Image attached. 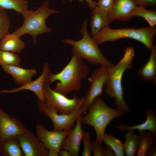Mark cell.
Segmentation results:
<instances>
[{
  "mask_svg": "<svg viewBox=\"0 0 156 156\" xmlns=\"http://www.w3.org/2000/svg\"><path fill=\"white\" fill-rule=\"evenodd\" d=\"M134 56V48L132 47H127L122 57L118 63L109 66L108 77L105 85V92L106 95L114 99L117 109L124 114L129 113L130 109L123 98L122 77L125 71L132 67Z\"/></svg>",
  "mask_w": 156,
  "mask_h": 156,
  "instance_id": "cell-1",
  "label": "cell"
},
{
  "mask_svg": "<svg viewBox=\"0 0 156 156\" xmlns=\"http://www.w3.org/2000/svg\"><path fill=\"white\" fill-rule=\"evenodd\" d=\"M89 68L83 60L73 54L69 61L59 72L51 73L48 80L51 84L58 81L54 90L66 95L80 89L82 81L88 75Z\"/></svg>",
  "mask_w": 156,
  "mask_h": 156,
  "instance_id": "cell-2",
  "label": "cell"
},
{
  "mask_svg": "<svg viewBox=\"0 0 156 156\" xmlns=\"http://www.w3.org/2000/svg\"><path fill=\"white\" fill-rule=\"evenodd\" d=\"M88 18L83 21L80 29L82 36L79 40H74L69 38L62 40L64 43L72 46L73 54H75L80 58L86 60L89 63L96 65L111 66L112 64L102 53L98 44L87 29Z\"/></svg>",
  "mask_w": 156,
  "mask_h": 156,
  "instance_id": "cell-3",
  "label": "cell"
},
{
  "mask_svg": "<svg viewBox=\"0 0 156 156\" xmlns=\"http://www.w3.org/2000/svg\"><path fill=\"white\" fill-rule=\"evenodd\" d=\"M156 34V27L114 29L108 26L92 37L98 45L107 42H114L121 38H130L140 42L147 49H150L153 45Z\"/></svg>",
  "mask_w": 156,
  "mask_h": 156,
  "instance_id": "cell-4",
  "label": "cell"
},
{
  "mask_svg": "<svg viewBox=\"0 0 156 156\" xmlns=\"http://www.w3.org/2000/svg\"><path fill=\"white\" fill-rule=\"evenodd\" d=\"M88 113L82 117V123L90 125L94 129L96 140L102 143V138L106 128L113 119L124 114L117 108L108 106L99 97L97 98L88 109Z\"/></svg>",
  "mask_w": 156,
  "mask_h": 156,
  "instance_id": "cell-5",
  "label": "cell"
},
{
  "mask_svg": "<svg viewBox=\"0 0 156 156\" xmlns=\"http://www.w3.org/2000/svg\"><path fill=\"white\" fill-rule=\"evenodd\" d=\"M59 13L58 10L50 8L49 1L46 0L36 10H29L24 17L22 25L13 33L20 38L28 34L32 37L35 43L39 35L52 31L46 25L47 18L52 15Z\"/></svg>",
  "mask_w": 156,
  "mask_h": 156,
  "instance_id": "cell-6",
  "label": "cell"
},
{
  "mask_svg": "<svg viewBox=\"0 0 156 156\" xmlns=\"http://www.w3.org/2000/svg\"><path fill=\"white\" fill-rule=\"evenodd\" d=\"M48 78L44 87V103L47 107L56 109L61 114H70L80 106L83 101V97L80 98L74 94L69 98L61 93L52 89L50 86Z\"/></svg>",
  "mask_w": 156,
  "mask_h": 156,
  "instance_id": "cell-7",
  "label": "cell"
},
{
  "mask_svg": "<svg viewBox=\"0 0 156 156\" xmlns=\"http://www.w3.org/2000/svg\"><path fill=\"white\" fill-rule=\"evenodd\" d=\"M37 105L39 111L51 120L53 125V130L56 131L71 129L79 116L86 110L81 105L70 114H59L56 109L47 107L44 102L39 101Z\"/></svg>",
  "mask_w": 156,
  "mask_h": 156,
  "instance_id": "cell-8",
  "label": "cell"
},
{
  "mask_svg": "<svg viewBox=\"0 0 156 156\" xmlns=\"http://www.w3.org/2000/svg\"><path fill=\"white\" fill-rule=\"evenodd\" d=\"M110 66L100 65L93 72L88 78L90 86L86 95L83 97V101L81 105V106L86 110L88 109L96 99L102 94Z\"/></svg>",
  "mask_w": 156,
  "mask_h": 156,
  "instance_id": "cell-9",
  "label": "cell"
},
{
  "mask_svg": "<svg viewBox=\"0 0 156 156\" xmlns=\"http://www.w3.org/2000/svg\"><path fill=\"white\" fill-rule=\"evenodd\" d=\"M29 131L21 121L0 107V143Z\"/></svg>",
  "mask_w": 156,
  "mask_h": 156,
  "instance_id": "cell-10",
  "label": "cell"
},
{
  "mask_svg": "<svg viewBox=\"0 0 156 156\" xmlns=\"http://www.w3.org/2000/svg\"><path fill=\"white\" fill-rule=\"evenodd\" d=\"M70 130L50 131L40 123L37 124L35 126L36 136L46 148L48 150H55L58 153L64 140Z\"/></svg>",
  "mask_w": 156,
  "mask_h": 156,
  "instance_id": "cell-11",
  "label": "cell"
},
{
  "mask_svg": "<svg viewBox=\"0 0 156 156\" xmlns=\"http://www.w3.org/2000/svg\"><path fill=\"white\" fill-rule=\"evenodd\" d=\"M51 73L49 64L46 62L44 65L41 74L36 79L10 90H3L0 91L1 93H13L22 90H29L36 94L39 101L44 102V87L45 82Z\"/></svg>",
  "mask_w": 156,
  "mask_h": 156,
  "instance_id": "cell-12",
  "label": "cell"
},
{
  "mask_svg": "<svg viewBox=\"0 0 156 156\" xmlns=\"http://www.w3.org/2000/svg\"><path fill=\"white\" fill-rule=\"evenodd\" d=\"M24 155L47 156L48 150L32 132L20 134L16 137Z\"/></svg>",
  "mask_w": 156,
  "mask_h": 156,
  "instance_id": "cell-13",
  "label": "cell"
},
{
  "mask_svg": "<svg viewBox=\"0 0 156 156\" xmlns=\"http://www.w3.org/2000/svg\"><path fill=\"white\" fill-rule=\"evenodd\" d=\"M82 117L81 115L78 117L74 128L70 130L61 146V149L68 150L71 156L79 155L80 146L83 133L81 127Z\"/></svg>",
  "mask_w": 156,
  "mask_h": 156,
  "instance_id": "cell-14",
  "label": "cell"
},
{
  "mask_svg": "<svg viewBox=\"0 0 156 156\" xmlns=\"http://www.w3.org/2000/svg\"><path fill=\"white\" fill-rule=\"evenodd\" d=\"M136 6L133 0H114L108 11L110 23L115 20L125 21L131 19V13Z\"/></svg>",
  "mask_w": 156,
  "mask_h": 156,
  "instance_id": "cell-15",
  "label": "cell"
},
{
  "mask_svg": "<svg viewBox=\"0 0 156 156\" xmlns=\"http://www.w3.org/2000/svg\"><path fill=\"white\" fill-rule=\"evenodd\" d=\"M145 113L146 119L143 123L139 125L130 126L126 125H115L114 127L118 130L125 131L137 130L139 132L148 131L151 132L153 135H156V111L152 108L145 109Z\"/></svg>",
  "mask_w": 156,
  "mask_h": 156,
  "instance_id": "cell-16",
  "label": "cell"
},
{
  "mask_svg": "<svg viewBox=\"0 0 156 156\" xmlns=\"http://www.w3.org/2000/svg\"><path fill=\"white\" fill-rule=\"evenodd\" d=\"M16 65H3L2 66L4 71L10 74L15 83L22 85L32 81V77L37 74L35 69H25Z\"/></svg>",
  "mask_w": 156,
  "mask_h": 156,
  "instance_id": "cell-17",
  "label": "cell"
},
{
  "mask_svg": "<svg viewBox=\"0 0 156 156\" xmlns=\"http://www.w3.org/2000/svg\"><path fill=\"white\" fill-rule=\"evenodd\" d=\"M90 27L91 36L93 37L110 23L108 11L104 10L97 5L92 10Z\"/></svg>",
  "mask_w": 156,
  "mask_h": 156,
  "instance_id": "cell-18",
  "label": "cell"
},
{
  "mask_svg": "<svg viewBox=\"0 0 156 156\" xmlns=\"http://www.w3.org/2000/svg\"><path fill=\"white\" fill-rule=\"evenodd\" d=\"M149 57L146 63L139 69L138 76L145 81L156 83V46L153 44L150 49Z\"/></svg>",
  "mask_w": 156,
  "mask_h": 156,
  "instance_id": "cell-19",
  "label": "cell"
},
{
  "mask_svg": "<svg viewBox=\"0 0 156 156\" xmlns=\"http://www.w3.org/2000/svg\"><path fill=\"white\" fill-rule=\"evenodd\" d=\"M15 34L9 33L0 41V49L15 53L21 52L25 47L24 42Z\"/></svg>",
  "mask_w": 156,
  "mask_h": 156,
  "instance_id": "cell-20",
  "label": "cell"
},
{
  "mask_svg": "<svg viewBox=\"0 0 156 156\" xmlns=\"http://www.w3.org/2000/svg\"><path fill=\"white\" fill-rule=\"evenodd\" d=\"M1 156H23L24 155L20 143L16 137L10 138L0 143Z\"/></svg>",
  "mask_w": 156,
  "mask_h": 156,
  "instance_id": "cell-21",
  "label": "cell"
},
{
  "mask_svg": "<svg viewBox=\"0 0 156 156\" xmlns=\"http://www.w3.org/2000/svg\"><path fill=\"white\" fill-rule=\"evenodd\" d=\"M29 3L27 0H0V9L13 10L24 17L27 14Z\"/></svg>",
  "mask_w": 156,
  "mask_h": 156,
  "instance_id": "cell-22",
  "label": "cell"
},
{
  "mask_svg": "<svg viewBox=\"0 0 156 156\" xmlns=\"http://www.w3.org/2000/svg\"><path fill=\"white\" fill-rule=\"evenodd\" d=\"M139 145L136 153L137 156H145L148 150L155 144V138L150 131L139 132Z\"/></svg>",
  "mask_w": 156,
  "mask_h": 156,
  "instance_id": "cell-23",
  "label": "cell"
},
{
  "mask_svg": "<svg viewBox=\"0 0 156 156\" xmlns=\"http://www.w3.org/2000/svg\"><path fill=\"white\" fill-rule=\"evenodd\" d=\"M134 131H128L125 135V140L123 145L125 154L127 156H135L138 147V135L135 133Z\"/></svg>",
  "mask_w": 156,
  "mask_h": 156,
  "instance_id": "cell-24",
  "label": "cell"
},
{
  "mask_svg": "<svg viewBox=\"0 0 156 156\" xmlns=\"http://www.w3.org/2000/svg\"><path fill=\"white\" fill-rule=\"evenodd\" d=\"M131 16H138L144 18L148 23L149 26L155 27L156 25V11L153 10H148L142 6H136L131 14Z\"/></svg>",
  "mask_w": 156,
  "mask_h": 156,
  "instance_id": "cell-25",
  "label": "cell"
},
{
  "mask_svg": "<svg viewBox=\"0 0 156 156\" xmlns=\"http://www.w3.org/2000/svg\"><path fill=\"white\" fill-rule=\"evenodd\" d=\"M102 141L106 145L111 147L115 155H125L123 143L120 140L116 138L112 134L105 133L103 137Z\"/></svg>",
  "mask_w": 156,
  "mask_h": 156,
  "instance_id": "cell-26",
  "label": "cell"
},
{
  "mask_svg": "<svg viewBox=\"0 0 156 156\" xmlns=\"http://www.w3.org/2000/svg\"><path fill=\"white\" fill-rule=\"evenodd\" d=\"M20 62V56L16 53L0 49V66H19Z\"/></svg>",
  "mask_w": 156,
  "mask_h": 156,
  "instance_id": "cell-27",
  "label": "cell"
},
{
  "mask_svg": "<svg viewBox=\"0 0 156 156\" xmlns=\"http://www.w3.org/2000/svg\"><path fill=\"white\" fill-rule=\"evenodd\" d=\"M10 21L5 11L0 9V39L9 33Z\"/></svg>",
  "mask_w": 156,
  "mask_h": 156,
  "instance_id": "cell-28",
  "label": "cell"
},
{
  "mask_svg": "<svg viewBox=\"0 0 156 156\" xmlns=\"http://www.w3.org/2000/svg\"><path fill=\"white\" fill-rule=\"evenodd\" d=\"M82 139L83 140L84 147L82 153L83 156H90L92 153V143L91 141L90 133L88 131L83 133Z\"/></svg>",
  "mask_w": 156,
  "mask_h": 156,
  "instance_id": "cell-29",
  "label": "cell"
},
{
  "mask_svg": "<svg viewBox=\"0 0 156 156\" xmlns=\"http://www.w3.org/2000/svg\"><path fill=\"white\" fill-rule=\"evenodd\" d=\"M101 143L96 140L92 143V152L94 156H103V147Z\"/></svg>",
  "mask_w": 156,
  "mask_h": 156,
  "instance_id": "cell-30",
  "label": "cell"
},
{
  "mask_svg": "<svg viewBox=\"0 0 156 156\" xmlns=\"http://www.w3.org/2000/svg\"><path fill=\"white\" fill-rule=\"evenodd\" d=\"M114 0H98L96 5L101 9L109 11L111 8Z\"/></svg>",
  "mask_w": 156,
  "mask_h": 156,
  "instance_id": "cell-31",
  "label": "cell"
},
{
  "mask_svg": "<svg viewBox=\"0 0 156 156\" xmlns=\"http://www.w3.org/2000/svg\"><path fill=\"white\" fill-rule=\"evenodd\" d=\"M137 6L146 8L148 7L155 8L156 0H133Z\"/></svg>",
  "mask_w": 156,
  "mask_h": 156,
  "instance_id": "cell-32",
  "label": "cell"
},
{
  "mask_svg": "<svg viewBox=\"0 0 156 156\" xmlns=\"http://www.w3.org/2000/svg\"><path fill=\"white\" fill-rule=\"evenodd\" d=\"M103 156H114V153L112 149L109 146L106 145L103 147Z\"/></svg>",
  "mask_w": 156,
  "mask_h": 156,
  "instance_id": "cell-33",
  "label": "cell"
},
{
  "mask_svg": "<svg viewBox=\"0 0 156 156\" xmlns=\"http://www.w3.org/2000/svg\"><path fill=\"white\" fill-rule=\"evenodd\" d=\"M156 147L155 144L151 146L147 151L146 156H155L156 155Z\"/></svg>",
  "mask_w": 156,
  "mask_h": 156,
  "instance_id": "cell-34",
  "label": "cell"
},
{
  "mask_svg": "<svg viewBox=\"0 0 156 156\" xmlns=\"http://www.w3.org/2000/svg\"><path fill=\"white\" fill-rule=\"evenodd\" d=\"M86 2L88 7L91 10L96 6V2L93 0H85Z\"/></svg>",
  "mask_w": 156,
  "mask_h": 156,
  "instance_id": "cell-35",
  "label": "cell"
},
{
  "mask_svg": "<svg viewBox=\"0 0 156 156\" xmlns=\"http://www.w3.org/2000/svg\"><path fill=\"white\" fill-rule=\"evenodd\" d=\"M59 155L60 156H70L71 155L67 150L64 149H61L59 152Z\"/></svg>",
  "mask_w": 156,
  "mask_h": 156,
  "instance_id": "cell-36",
  "label": "cell"
},
{
  "mask_svg": "<svg viewBox=\"0 0 156 156\" xmlns=\"http://www.w3.org/2000/svg\"><path fill=\"white\" fill-rule=\"evenodd\" d=\"M59 156L58 153L53 150H48L47 156Z\"/></svg>",
  "mask_w": 156,
  "mask_h": 156,
  "instance_id": "cell-37",
  "label": "cell"
},
{
  "mask_svg": "<svg viewBox=\"0 0 156 156\" xmlns=\"http://www.w3.org/2000/svg\"></svg>",
  "mask_w": 156,
  "mask_h": 156,
  "instance_id": "cell-38",
  "label": "cell"
}]
</instances>
